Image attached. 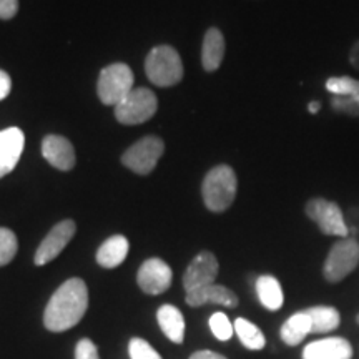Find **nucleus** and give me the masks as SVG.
<instances>
[{
  "label": "nucleus",
  "instance_id": "nucleus-1",
  "mask_svg": "<svg viewBox=\"0 0 359 359\" xmlns=\"http://www.w3.org/2000/svg\"><path fill=\"white\" fill-rule=\"evenodd\" d=\"M88 309V290L83 280L70 278L45 306L43 325L52 333H64L77 326Z\"/></svg>",
  "mask_w": 359,
  "mask_h": 359
},
{
  "label": "nucleus",
  "instance_id": "nucleus-2",
  "mask_svg": "<svg viewBox=\"0 0 359 359\" xmlns=\"http://www.w3.org/2000/svg\"><path fill=\"white\" fill-rule=\"evenodd\" d=\"M238 191V180L231 167L218 165L206 173L201 185V196L205 206L213 213H223L235 201Z\"/></svg>",
  "mask_w": 359,
  "mask_h": 359
},
{
  "label": "nucleus",
  "instance_id": "nucleus-3",
  "mask_svg": "<svg viewBox=\"0 0 359 359\" xmlns=\"http://www.w3.org/2000/svg\"><path fill=\"white\" fill-rule=\"evenodd\" d=\"M147 77L156 87H173L183 79V64L178 52L170 45H160L148 53Z\"/></svg>",
  "mask_w": 359,
  "mask_h": 359
},
{
  "label": "nucleus",
  "instance_id": "nucleus-4",
  "mask_svg": "<svg viewBox=\"0 0 359 359\" xmlns=\"http://www.w3.org/2000/svg\"><path fill=\"white\" fill-rule=\"evenodd\" d=\"M359 264V243L354 238H341L331 246L323 264V276L327 283H339L351 275Z\"/></svg>",
  "mask_w": 359,
  "mask_h": 359
},
{
  "label": "nucleus",
  "instance_id": "nucleus-5",
  "mask_svg": "<svg viewBox=\"0 0 359 359\" xmlns=\"http://www.w3.org/2000/svg\"><path fill=\"white\" fill-rule=\"evenodd\" d=\"M133 90V72L125 64H114L100 72L97 93L102 103L116 107Z\"/></svg>",
  "mask_w": 359,
  "mask_h": 359
},
{
  "label": "nucleus",
  "instance_id": "nucleus-6",
  "mask_svg": "<svg viewBox=\"0 0 359 359\" xmlns=\"http://www.w3.org/2000/svg\"><path fill=\"white\" fill-rule=\"evenodd\" d=\"M158 110V100L150 88H133L118 105L115 116L123 125H138L150 120Z\"/></svg>",
  "mask_w": 359,
  "mask_h": 359
},
{
  "label": "nucleus",
  "instance_id": "nucleus-7",
  "mask_svg": "<svg viewBox=\"0 0 359 359\" xmlns=\"http://www.w3.org/2000/svg\"><path fill=\"white\" fill-rule=\"evenodd\" d=\"M165 151V143L158 137H145L122 155V163L138 175L151 173Z\"/></svg>",
  "mask_w": 359,
  "mask_h": 359
},
{
  "label": "nucleus",
  "instance_id": "nucleus-8",
  "mask_svg": "<svg viewBox=\"0 0 359 359\" xmlns=\"http://www.w3.org/2000/svg\"><path fill=\"white\" fill-rule=\"evenodd\" d=\"M304 212L320 226V230L325 235L348 238V224L344 222L339 205L334 203V201L325 198H311L306 203Z\"/></svg>",
  "mask_w": 359,
  "mask_h": 359
},
{
  "label": "nucleus",
  "instance_id": "nucleus-9",
  "mask_svg": "<svg viewBox=\"0 0 359 359\" xmlns=\"http://www.w3.org/2000/svg\"><path fill=\"white\" fill-rule=\"evenodd\" d=\"M219 271L218 259L212 251H201L188 264L185 275H183V286L187 293L201 290L205 286L215 285Z\"/></svg>",
  "mask_w": 359,
  "mask_h": 359
},
{
  "label": "nucleus",
  "instance_id": "nucleus-10",
  "mask_svg": "<svg viewBox=\"0 0 359 359\" xmlns=\"http://www.w3.org/2000/svg\"><path fill=\"white\" fill-rule=\"evenodd\" d=\"M75 231H77V224L72 219H64V222L57 223L37 248L35 264L43 266V264L53 262L65 250V246L70 243L72 238L75 236Z\"/></svg>",
  "mask_w": 359,
  "mask_h": 359
},
{
  "label": "nucleus",
  "instance_id": "nucleus-11",
  "mask_svg": "<svg viewBox=\"0 0 359 359\" xmlns=\"http://www.w3.org/2000/svg\"><path fill=\"white\" fill-rule=\"evenodd\" d=\"M173 273L163 259L150 258L138 269L137 283L147 294H161L172 286Z\"/></svg>",
  "mask_w": 359,
  "mask_h": 359
},
{
  "label": "nucleus",
  "instance_id": "nucleus-12",
  "mask_svg": "<svg viewBox=\"0 0 359 359\" xmlns=\"http://www.w3.org/2000/svg\"><path fill=\"white\" fill-rule=\"evenodd\" d=\"M24 147L25 135L20 128L11 127L0 132V178L17 167Z\"/></svg>",
  "mask_w": 359,
  "mask_h": 359
},
{
  "label": "nucleus",
  "instance_id": "nucleus-13",
  "mask_svg": "<svg viewBox=\"0 0 359 359\" xmlns=\"http://www.w3.org/2000/svg\"><path fill=\"white\" fill-rule=\"evenodd\" d=\"M43 158L62 172H69L75 167V150L72 143L60 135H47L42 142Z\"/></svg>",
  "mask_w": 359,
  "mask_h": 359
},
{
  "label": "nucleus",
  "instance_id": "nucleus-14",
  "mask_svg": "<svg viewBox=\"0 0 359 359\" xmlns=\"http://www.w3.org/2000/svg\"><path fill=\"white\" fill-rule=\"evenodd\" d=\"M353 346L344 338L313 341L303 351V359H351Z\"/></svg>",
  "mask_w": 359,
  "mask_h": 359
},
{
  "label": "nucleus",
  "instance_id": "nucleus-15",
  "mask_svg": "<svg viewBox=\"0 0 359 359\" xmlns=\"http://www.w3.org/2000/svg\"><path fill=\"white\" fill-rule=\"evenodd\" d=\"M185 302L188 306L191 308H198L203 306L206 303H215V304H222V306L226 308H236L238 306V296L233 293L230 288L222 285H210L205 286V288L191 291V293H187Z\"/></svg>",
  "mask_w": 359,
  "mask_h": 359
},
{
  "label": "nucleus",
  "instance_id": "nucleus-16",
  "mask_svg": "<svg viewBox=\"0 0 359 359\" xmlns=\"http://www.w3.org/2000/svg\"><path fill=\"white\" fill-rule=\"evenodd\" d=\"M160 330L175 344H182L185 341V318L173 304H163L156 313Z\"/></svg>",
  "mask_w": 359,
  "mask_h": 359
},
{
  "label": "nucleus",
  "instance_id": "nucleus-17",
  "mask_svg": "<svg viewBox=\"0 0 359 359\" xmlns=\"http://www.w3.org/2000/svg\"><path fill=\"white\" fill-rule=\"evenodd\" d=\"M130 243L123 235L110 236L97 251V263L102 268L111 269L120 266L128 257Z\"/></svg>",
  "mask_w": 359,
  "mask_h": 359
},
{
  "label": "nucleus",
  "instance_id": "nucleus-18",
  "mask_svg": "<svg viewBox=\"0 0 359 359\" xmlns=\"http://www.w3.org/2000/svg\"><path fill=\"white\" fill-rule=\"evenodd\" d=\"M224 57V37L218 29H208L201 47V64L206 72H215Z\"/></svg>",
  "mask_w": 359,
  "mask_h": 359
},
{
  "label": "nucleus",
  "instance_id": "nucleus-19",
  "mask_svg": "<svg viewBox=\"0 0 359 359\" xmlns=\"http://www.w3.org/2000/svg\"><path fill=\"white\" fill-rule=\"evenodd\" d=\"M309 333H311V320L306 313L299 311L285 321V325L281 326L280 336L283 343L288 344V346H298Z\"/></svg>",
  "mask_w": 359,
  "mask_h": 359
},
{
  "label": "nucleus",
  "instance_id": "nucleus-20",
  "mask_svg": "<svg viewBox=\"0 0 359 359\" xmlns=\"http://www.w3.org/2000/svg\"><path fill=\"white\" fill-rule=\"evenodd\" d=\"M257 294L259 298V303L269 311H278L281 309L285 296H283V290L280 281L271 275H263L257 280Z\"/></svg>",
  "mask_w": 359,
  "mask_h": 359
},
{
  "label": "nucleus",
  "instance_id": "nucleus-21",
  "mask_svg": "<svg viewBox=\"0 0 359 359\" xmlns=\"http://www.w3.org/2000/svg\"><path fill=\"white\" fill-rule=\"evenodd\" d=\"M311 320V333H327L339 326V311L333 306H311L304 309Z\"/></svg>",
  "mask_w": 359,
  "mask_h": 359
},
{
  "label": "nucleus",
  "instance_id": "nucleus-22",
  "mask_svg": "<svg viewBox=\"0 0 359 359\" xmlns=\"http://www.w3.org/2000/svg\"><path fill=\"white\" fill-rule=\"evenodd\" d=\"M235 333L240 338L241 344L245 348L251 349V351H259V349L264 348L266 344V339H264V334L262 330L253 323L245 320V318H236L235 321Z\"/></svg>",
  "mask_w": 359,
  "mask_h": 359
},
{
  "label": "nucleus",
  "instance_id": "nucleus-23",
  "mask_svg": "<svg viewBox=\"0 0 359 359\" xmlns=\"http://www.w3.org/2000/svg\"><path fill=\"white\" fill-rule=\"evenodd\" d=\"M326 90L331 95L353 98L359 103V80L351 77H331L326 82Z\"/></svg>",
  "mask_w": 359,
  "mask_h": 359
},
{
  "label": "nucleus",
  "instance_id": "nucleus-24",
  "mask_svg": "<svg viewBox=\"0 0 359 359\" xmlns=\"http://www.w3.org/2000/svg\"><path fill=\"white\" fill-rule=\"evenodd\" d=\"M19 243L15 233L8 228H0V266H6L15 258Z\"/></svg>",
  "mask_w": 359,
  "mask_h": 359
},
{
  "label": "nucleus",
  "instance_id": "nucleus-25",
  "mask_svg": "<svg viewBox=\"0 0 359 359\" xmlns=\"http://www.w3.org/2000/svg\"><path fill=\"white\" fill-rule=\"evenodd\" d=\"M210 330H212L213 336L219 341L231 339L233 333H235V326L231 325L230 320L224 313H213L210 318Z\"/></svg>",
  "mask_w": 359,
  "mask_h": 359
},
{
  "label": "nucleus",
  "instance_id": "nucleus-26",
  "mask_svg": "<svg viewBox=\"0 0 359 359\" xmlns=\"http://www.w3.org/2000/svg\"><path fill=\"white\" fill-rule=\"evenodd\" d=\"M128 354L132 359H161L150 343L142 338H132L128 344Z\"/></svg>",
  "mask_w": 359,
  "mask_h": 359
},
{
  "label": "nucleus",
  "instance_id": "nucleus-27",
  "mask_svg": "<svg viewBox=\"0 0 359 359\" xmlns=\"http://www.w3.org/2000/svg\"><path fill=\"white\" fill-rule=\"evenodd\" d=\"M331 109L338 114L353 116V118H359V103L353 98L341 97V95H331Z\"/></svg>",
  "mask_w": 359,
  "mask_h": 359
},
{
  "label": "nucleus",
  "instance_id": "nucleus-28",
  "mask_svg": "<svg viewBox=\"0 0 359 359\" xmlns=\"http://www.w3.org/2000/svg\"><path fill=\"white\" fill-rule=\"evenodd\" d=\"M75 359H100L98 356V349L93 341L88 338L80 339L77 343V348H75Z\"/></svg>",
  "mask_w": 359,
  "mask_h": 359
},
{
  "label": "nucleus",
  "instance_id": "nucleus-29",
  "mask_svg": "<svg viewBox=\"0 0 359 359\" xmlns=\"http://www.w3.org/2000/svg\"><path fill=\"white\" fill-rule=\"evenodd\" d=\"M19 11V0H0V19L11 20Z\"/></svg>",
  "mask_w": 359,
  "mask_h": 359
},
{
  "label": "nucleus",
  "instance_id": "nucleus-30",
  "mask_svg": "<svg viewBox=\"0 0 359 359\" xmlns=\"http://www.w3.org/2000/svg\"><path fill=\"white\" fill-rule=\"evenodd\" d=\"M11 90H12L11 75H8L7 72L0 70V100L7 98L8 93H11Z\"/></svg>",
  "mask_w": 359,
  "mask_h": 359
},
{
  "label": "nucleus",
  "instance_id": "nucleus-31",
  "mask_svg": "<svg viewBox=\"0 0 359 359\" xmlns=\"http://www.w3.org/2000/svg\"><path fill=\"white\" fill-rule=\"evenodd\" d=\"M190 359H228V358H224L223 354L210 351V349H203V351L193 353L191 356H190Z\"/></svg>",
  "mask_w": 359,
  "mask_h": 359
},
{
  "label": "nucleus",
  "instance_id": "nucleus-32",
  "mask_svg": "<svg viewBox=\"0 0 359 359\" xmlns=\"http://www.w3.org/2000/svg\"><path fill=\"white\" fill-rule=\"evenodd\" d=\"M349 64H351L353 69L359 72V40L354 42L351 50H349Z\"/></svg>",
  "mask_w": 359,
  "mask_h": 359
},
{
  "label": "nucleus",
  "instance_id": "nucleus-33",
  "mask_svg": "<svg viewBox=\"0 0 359 359\" xmlns=\"http://www.w3.org/2000/svg\"><path fill=\"white\" fill-rule=\"evenodd\" d=\"M308 110L311 111V114H318V111L321 110V103L320 102H311L308 105Z\"/></svg>",
  "mask_w": 359,
  "mask_h": 359
},
{
  "label": "nucleus",
  "instance_id": "nucleus-34",
  "mask_svg": "<svg viewBox=\"0 0 359 359\" xmlns=\"http://www.w3.org/2000/svg\"><path fill=\"white\" fill-rule=\"evenodd\" d=\"M356 321H358V325H359V313H358V316H356Z\"/></svg>",
  "mask_w": 359,
  "mask_h": 359
}]
</instances>
